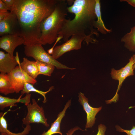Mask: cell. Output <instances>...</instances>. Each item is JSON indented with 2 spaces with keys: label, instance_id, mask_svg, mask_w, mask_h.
Wrapping results in <instances>:
<instances>
[{
  "label": "cell",
  "instance_id": "6da1fadb",
  "mask_svg": "<svg viewBox=\"0 0 135 135\" xmlns=\"http://www.w3.org/2000/svg\"><path fill=\"white\" fill-rule=\"evenodd\" d=\"M58 0H14L11 10L16 15L25 46L40 44L42 21L54 12Z\"/></svg>",
  "mask_w": 135,
  "mask_h": 135
},
{
  "label": "cell",
  "instance_id": "7a4b0ae2",
  "mask_svg": "<svg viewBox=\"0 0 135 135\" xmlns=\"http://www.w3.org/2000/svg\"><path fill=\"white\" fill-rule=\"evenodd\" d=\"M95 0H75L71 6L68 7V12L73 13L72 20L66 19L58 36L64 42L74 35L83 38L87 44L98 42L92 36L97 37L99 34L94 26L97 19L95 12Z\"/></svg>",
  "mask_w": 135,
  "mask_h": 135
},
{
  "label": "cell",
  "instance_id": "3957f363",
  "mask_svg": "<svg viewBox=\"0 0 135 135\" xmlns=\"http://www.w3.org/2000/svg\"><path fill=\"white\" fill-rule=\"evenodd\" d=\"M66 1L58 0L54 12L41 23L39 40L41 44H51L56 40L68 15Z\"/></svg>",
  "mask_w": 135,
  "mask_h": 135
},
{
  "label": "cell",
  "instance_id": "277c9868",
  "mask_svg": "<svg viewBox=\"0 0 135 135\" xmlns=\"http://www.w3.org/2000/svg\"><path fill=\"white\" fill-rule=\"evenodd\" d=\"M24 52L26 56L32 57L36 61L52 64L58 69H76L75 68L68 67L59 62L47 52L40 44L25 46Z\"/></svg>",
  "mask_w": 135,
  "mask_h": 135
},
{
  "label": "cell",
  "instance_id": "5b68a950",
  "mask_svg": "<svg viewBox=\"0 0 135 135\" xmlns=\"http://www.w3.org/2000/svg\"><path fill=\"white\" fill-rule=\"evenodd\" d=\"M27 113L25 117L22 120V124L26 126L31 123H40L48 127L50 125L47 122L43 108L40 106L34 98L32 99V103L26 106Z\"/></svg>",
  "mask_w": 135,
  "mask_h": 135
},
{
  "label": "cell",
  "instance_id": "8992f818",
  "mask_svg": "<svg viewBox=\"0 0 135 135\" xmlns=\"http://www.w3.org/2000/svg\"><path fill=\"white\" fill-rule=\"evenodd\" d=\"M7 74L16 93H19L23 90L25 82L34 84L37 82L36 80L23 70L19 65Z\"/></svg>",
  "mask_w": 135,
  "mask_h": 135
},
{
  "label": "cell",
  "instance_id": "52a82bcc",
  "mask_svg": "<svg viewBox=\"0 0 135 135\" xmlns=\"http://www.w3.org/2000/svg\"><path fill=\"white\" fill-rule=\"evenodd\" d=\"M134 61L132 56L129 59V62L124 67L120 70H116L113 68L111 69L110 74L112 78L118 81L119 83L116 92L114 97L111 99L106 100L107 104L117 102L118 99V92L120 89L123 82L128 77L134 75L133 66Z\"/></svg>",
  "mask_w": 135,
  "mask_h": 135
},
{
  "label": "cell",
  "instance_id": "ba28073f",
  "mask_svg": "<svg viewBox=\"0 0 135 135\" xmlns=\"http://www.w3.org/2000/svg\"><path fill=\"white\" fill-rule=\"evenodd\" d=\"M9 15L0 21V36L6 34L21 36L20 26L16 14L10 11Z\"/></svg>",
  "mask_w": 135,
  "mask_h": 135
},
{
  "label": "cell",
  "instance_id": "9c48e42d",
  "mask_svg": "<svg viewBox=\"0 0 135 135\" xmlns=\"http://www.w3.org/2000/svg\"><path fill=\"white\" fill-rule=\"evenodd\" d=\"M84 40L83 38L80 36L72 35L64 43L55 47L52 56L56 59L66 52L80 49L81 48L82 42Z\"/></svg>",
  "mask_w": 135,
  "mask_h": 135
},
{
  "label": "cell",
  "instance_id": "30bf717a",
  "mask_svg": "<svg viewBox=\"0 0 135 135\" xmlns=\"http://www.w3.org/2000/svg\"><path fill=\"white\" fill-rule=\"evenodd\" d=\"M78 94L79 102L82 106L86 114V122L85 128H92L95 122L96 116L101 110L102 107L93 108L88 103V99L85 96L84 93L80 92Z\"/></svg>",
  "mask_w": 135,
  "mask_h": 135
},
{
  "label": "cell",
  "instance_id": "8fae6325",
  "mask_svg": "<svg viewBox=\"0 0 135 135\" xmlns=\"http://www.w3.org/2000/svg\"><path fill=\"white\" fill-rule=\"evenodd\" d=\"M24 40L20 36L6 34L0 38V48L6 51L12 57L16 48L24 44Z\"/></svg>",
  "mask_w": 135,
  "mask_h": 135
},
{
  "label": "cell",
  "instance_id": "7c38bea8",
  "mask_svg": "<svg viewBox=\"0 0 135 135\" xmlns=\"http://www.w3.org/2000/svg\"><path fill=\"white\" fill-rule=\"evenodd\" d=\"M20 62L18 52L16 56L12 57L8 53L0 51V72L1 73L8 74L13 70Z\"/></svg>",
  "mask_w": 135,
  "mask_h": 135
},
{
  "label": "cell",
  "instance_id": "4fadbf2b",
  "mask_svg": "<svg viewBox=\"0 0 135 135\" xmlns=\"http://www.w3.org/2000/svg\"><path fill=\"white\" fill-rule=\"evenodd\" d=\"M71 100H69L66 102L62 111L58 115L57 118L51 124L50 128L46 132L44 131L40 135H52L55 134H59L62 135L60 130V124L62 119L65 116V113L67 109L71 105Z\"/></svg>",
  "mask_w": 135,
  "mask_h": 135
},
{
  "label": "cell",
  "instance_id": "5bb4252c",
  "mask_svg": "<svg viewBox=\"0 0 135 135\" xmlns=\"http://www.w3.org/2000/svg\"><path fill=\"white\" fill-rule=\"evenodd\" d=\"M95 10L97 20L94 22V27L95 28H97L98 32L103 34H106L108 33H110L112 32V30L108 29L106 27L102 19L100 0H95Z\"/></svg>",
  "mask_w": 135,
  "mask_h": 135
},
{
  "label": "cell",
  "instance_id": "9a60e30c",
  "mask_svg": "<svg viewBox=\"0 0 135 135\" xmlns=\"http://www.w3.org/2000/svg\"><path fill=\"white\" fill-rule=\"evenodd\" d=\"M18 65L23 70L34 79L39 75L36 61H30L24 58L22 62H19Z\"/></svg>",
  "mask_w": 135,
  "mask_h": 135
},
{
  "label": "cell",
  "instance_id": "2e32d148",
  "mask_svg": "<svg viewBox=\"0 0 135 135\" xmlns=\"http://www.w3.org/2000/svg\"><path fill=\"white\" fill-rule=\"evenodd\" d=\"M0 112V134L3 135H27L31 130L30 125L26 126L23 130L18 133H14L10 132L7 128V122L4 116L7 113Z\"/></svg>",
  "mask_w": 135,
  "mask_h": 135
},
{
  "label": "cell",
  "instance_id": "e0dca14e",
  "mask_svg": "<svg viewBox=\"0 0 135 135\" xmlns=\"http://www.w3.org/2000/svg\"><path fill=\"white\" fill-rule=\"evenodd\" d=\"M121 41L124 43V46L130 52H135V26L121 38Z\"/></svg>",
  "mask_w": 135,
  "mask_h": 135
},
{
  "label": "cell",
  "instance_id": "ac0fdd59",
  "mask_svg": "<svg viewBox=\"0 0 135 135\" xmlns=\"http://www.w3.org/2000/svg\"><path fill=\"white\" fill-rule=\"evenodd\" d=\"M0 92L5 95L15 92L7 74H0Z\"/></svg>",
  "mask_w": 135,
  "mask_h": 135
},
{
  "label": "cell",
  "instance_id": "d6986e66",
  "mask_svg": "<svg viewBox=\"0 0 135 135\" xmlns=\"http://www.w3.org/2000/svg\"><path fill=\"white\" fill-rule=\"evenodd\" d=\"M39 74H43L48 76H51L55 68L54 65L50 64L36 61Z\"/></svg>",
  "mask_w": 135,
  "mask_h": 135
},
{
  "label": "cell",
  "instance_id": "ffe728a7",
  "mask_svg": "<svg viewBox=\"0 0 135 135\" xmlns=\"http://www.w3.org/2000/svg\"><path fill=\"white\" fill-rule=\"evenodd\" d=\"M54 88V86H52L50 87L48 91L43 92L38 90L35 88L32 84L26 82L25 83L24 88L23 90L21 91V95L20 97L21 98L22 95L25 93H29L31 92H37L42 96L44 98L43 102L45 103L46 102V94L52 90Z\"/></svg>",
  "mask_w": 135,
  "mask_h": 135
},
{
  "label": "cell",
  "instance_id": "44dd1931",
  "mask_svg": "<svg viewBox=\"0 0 135 135\" xmlns=\"http://www.w3.org/2000/svg\"><path fill=\"white\" fill-rule=\"evenodd\" d=\"M20 98L18 99L10 98L0 95V109L2 110L9 106H13L17 103L20 102Z\"/></svg>",
  "mask_w": 135,
  "mask_h": 135
},
{
  "label": "cell",
  "instance_id": "7402d4cb",
  "mask_svg": "<svg viewBox=\"0 0 135 135\" xmlns=\"http://www.w3.org/2000/svg\"><path fill=\"white\" fill-rule=\"evenodd\" d=\"M116 130L121 132H124L127 135H135V126H133L132 129L129 130L124 129L118 125L115 126Z\"/></svg>",
  "mask_w": 135,
  "mask_h": 135
},
{
  "label": "cell",
  "instance_id": "603a6c76",
  "mask_svg": "<svg viewBox=\"0 0 135 135\" xmlns=\"http://www.w3.org/2000/svg\"><path fill=\"white\" fill-rule=\"evenodd\" d=\"M31 94L29 93L26 94V96L22 98H20V102L24 103L26 106L30 103V98Z\"/></svg>",
  "mask_w": 135,
  "mask_h": 135
},
{
  "label": "cell",
  "instance_id": "cb8c5ba5",
  "mask_svg": "<svg viewBox=\"0 0 135 135\" xmlns=\"http://www.w3.org/2000/svg\"><path fill=\"white\" fill-rule=\"evenodd\" d=\"M12 8L8 6L2 0H0V12H6L11 10Z\"/></svg>",
  "mask_w": 135,
  "mask_h": 135
},
{
  "label": "cell",
  "instance_id": "d4e9b609",
  "mask_svg": "<svg viewBox=\"0 0 135 135\" xmlns=\"http://www.w3.org/2000/svg\"><path fill=\"white\" fill-rule=\"evenodd\" d=\"M106 127L105 125L100 124L98 126V131L96 135H105Z\"/></svg>",
  "mask_w": 135,
  "mask_h": 135
},
{
  "label": "cell",
  "instance_id": "484cf974",
  "mask_svg": "<svg viewBox=\"0 0 135 135\" xmlns=\"http://www.w3.org/2000/svg\"><path fill=\"white\" fill-rule=\"evenodd\" d=\"M78 130L82 131L85 130H82L78 126H76L69 130L66 133V135H72L75 131Z\"/></svg>",
  "mask_w": 135,
  "mask_h": 135
},
{
  "label": "cell",
  "instance_id": "4316f807",
  "mask_svg": "<svg viewBox=\"0 0 135 135\" xmlns=\"http://www.w3.org/2000/svg\"><path fill=\"white\" fill-rule=\"evenodd\" d=\"M8 6L12 8L14 2V0H2Z\"/></svg>",
  "mask_w": 135,
  "mask_h": 135
},
{
  "label": "cell",
  "instance_id": "83f0119b",
  "mask_svg": "<svg viewBox=\"0 0 135 135\" xmlns=\"http://www.w3.org/2000/svg\"><path fill=\"white\" fill-rule=\"evenodd\" d=\"M10 12H0V21L6 17L10 14Z\"/></svg>",
  "mask_w": 135,
  "mask_h": 135
},
{
  "label": "cell",
  "instance_id": "f1b7e54d",
  "mask_svg": "<svg viewBox=\"0 0 135 135\" xmlns=\"http://www.w3.org/2000/svg\"><path fill=\"white\" fill-rule=\"evenodd\" d=\"M120 2H126L131 6L135 7V0H120Z\"/></svg>",
  "mask_w": 135,
  "mask_h": 135
},
{
  "label": "cell",
  "instance_id": "f546056e",
  "mask_svg": "<svg viewBox=\"0 0 135 135\" xmlns=\"http://www.w3.org/2000/svg\"><path fill=\"white\" fill-rule=\"evenodd\" d=\"M134 61V64L133 66V68L134 70L135 69V54H133L132 56Z\"/></svg>",
  "mask_w": 135,
  "mask_h": 135
},
{
  "label": "cell",
  "instance_id": "4dcf8cb0",
  "mask_svg": "<svg viewBox=\"0 0 135 135\" xmlns=\"http://www.w3.org/2000/svg\"><path fill=\"white\" fill-rule=\"evenodd\" d=\"M135 108V106H130L128 108L129 109H130L132 108Z\"/></svg>",
  "mask_w": 135,
  "mask_h": 135
},
{
  "label": "cell",
  "instance_id": "1f68e13d",
  "mask_svg": "<svg viewBox=\"0 0 135 135\" xmlns=\"http://www.w3.org/2000/svg\"><path fill=\"white\" fill-rule=\"evenodd\" d=\"M0 135H3L2 134H0Z\"/></svg>",
  "mask_w": 135,
  "mask_h": 135
}]
</instances>
